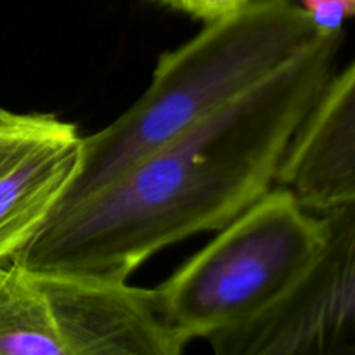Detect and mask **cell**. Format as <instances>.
Returning <instances> with one entry per match:
<instances>
[{
    "label": "cell",
    "mask_w": 355,
    "mask_h": 355,
    "mask_svg": "<svg viewBox=\"0 0 355 355\" xmlns=\"http://www.w3.org/2000/svg\"><path fill=\"white\" fill-rule=\"evenodd\" d=\"M343 33L297 58L114 179L59 208L17 253L33 274L128 279L162 250L220 231L276 186L295 135L336 71Z\"/></svg>",
    "instance_id": "cell-1"
},
{
    "label": "cell",
    "mask_w": 355,
    "mask_h": 355,
    "mask_svg": "<svg viewBox=\"0 0 355 355\" xmlns=\"http://www.w3.org/2000/svg\"><path fill=\"white\" fill-rule=\"evenodd\" d=\"M319 37L295 0H250L238 12L207 23L189 42L159 55L149 87L121 116L83 137L82 170L61 207L231 103Z\"/></svg>",
    "instance_id": "cell-2"
},
{
    "label": "cell",
    "mask_w": 355,
    "mask_h": 355,
    "mask_svg": "<svg viewBox=\"0 0 355 355\" xmlns=\"http://www.w3.org/2000/svg\"><path fill=\"white\" fill-rule=\"evenodd\" d=\"M324 238L322 215L276 184L155 288L163 318L187 343L245 328L298 286Z\"/></svg>",
    "instance_id": "cell-3"
},
{
    "label": "cell",
    "mask_w": 355,
    "mask_h": 355,
    "mask_svg": "<svg viewBox=\"0 0 355 355\" xmlns=\"http://www.w3.org/2000/svg\"><path fill=\"white\" fill-rule=\"evenodd\" d=\"M326 238L304 279L259 321L210 338L220 355H355V200L319 211Z\"/></svg>",
    "instance_id": "cell-4"
},
{
    "label": "cell",
    "mask_w": 355,
    "mask_h": 355,
    "mask_svg": "<svg viewBox=\"0 0 355 355\" xmlns=\"http://www.w3.org/2000/svg\"><path fill=\"white\" fill-rule=\"evenodd\" d=\"M83 163V135L49 113L0 107V262L16 257L58 211Z\"/></svg>",
    "instance_id": "cell-5"
},
{
    "label": "cell",
    "mask_w": 355,
    "mask_h": 355,
    "mask_svg": "<svg viewBox=\"0 0 355 355\" xmlns=\"http://www.w3.org/2000/svg\"><path fill=\"white\" fill-rule=\"evenodd\" d=\"M64 355H179L187 342L163 318L155 288L82 274H35Z\"/></svg>",
    "instance_id": "cell-6"
},
{
    "label": "cell",
    "mask_w": 355,
    "mask_h": 355,
    "mask_svg": "<svg viewBox=\"0 0 355 355\" xmlns=\"http://www.w3.org/2000/svg\"><path fill=\"white\" fill-rule=\"evenodd\" d=\"M314 211L355 200V59L331 76L276 177Z\"/></svg>",
    "instance_id": "cell-7"
},
{
    "label": "cell",
    "mask_w": 355,
    "mask_h": 355,
    "mask_svg": "<svg viewBox=\"0 0 355 355\" xmlns=\"http://www.w3.org/2000/svg\"><path fill=\"white\" fill-rule=\"evenodd\" d=\"M0 355H64L38 277L14 257L0 262Z\"/></svg>",
    "instance_id": "cell-8"
},
{
    "label": "cell",
    "mask_w": 355,
    "mask_h": 355,
    "mask_svg": "<svg viewBox=\"0 0 355 355\" xmlns=\"http://www.w3.org/2000/svg\"><path fill=\"white\" fill-rule=\"evenodd\" d=\"M321 35L343 33V24L355 17V0H300Z\"/></svg>",
    "instance_id": "cell-9"
},
{
    "label": "cell",
    "mask_w": 355,
    "mask_h": 355,
    "mask_svg": "<svg viewBox=\"0 0 355 355\" xmlns=\"http://www.w3.org/2000/svg\"><path fill=\"white\" fill-rule=\"evenodd\" d=\"M153 2L179 10L205 23H214L241 10L250 0H153Z\"/></svg>",
    "instance_id": "cell-10"
}]
</instances>
